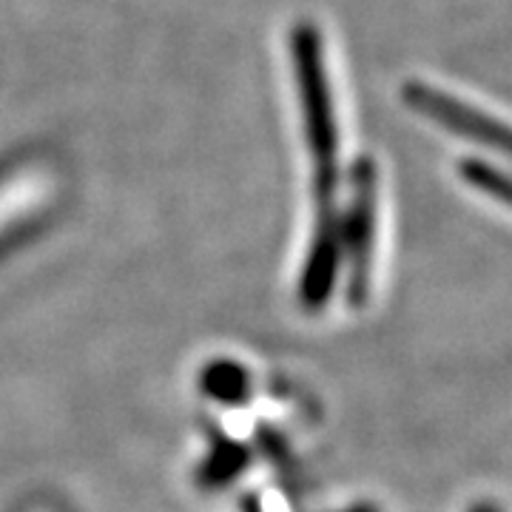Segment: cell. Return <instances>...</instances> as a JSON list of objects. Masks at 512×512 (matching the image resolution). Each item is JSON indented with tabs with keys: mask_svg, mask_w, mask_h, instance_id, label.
Segmentation results:
<instances>
[{
	"mask_svg": "<svg viewBox=\"0 0 512 512\" xmlns=\"http://www.w3.org/2000/svg\"><path fill=\"white\" fill-rule=\"evenodd\" d=\"M373 171L359 168V191L356 208L350 214V256H353V291H367V268H370V248H373Z\"/></svg>",
	"mask_w": 512,
	"mask_h": 512,
	"instance_id": "2",
	"label": "cell"
},
{
	"mask_svg": "<svg viewBox=\"0 0 512 512\" xmlns=\"http://www.w3.org/2000/svg\"><path fill=\"white\" fill-rule=\"evenodd\" d=\"M29 194L23 191V194H3L0 197V237L3 234H9L12 231V222H18L20 211H26V205H29Z\"/></svg>",
	"mask_w": 512,
	"mask_h": 512,
	"instance_id": "4",
	"label": "cell"
},
{
	"mask_svg": "<svg viewBox=\"0 0 512 512\" xmlns=\"http://www.w3.org/2000/svg\"><path fill=\"white\" fill-rule=\"evenodd\" d=\"M407 100L424 117L439 120L450 131H458V134H464L470 140L493 146L495 151H504L507 157H512V128L507 123H498L493 117H487L484 111L470 109L456 97L436 92L430 86H419V83H413L407 89Z\"/></svg>",
	"mask_w": 512,
	"mask_h": 512,
	"instance_id": "1",
	"label": "cell"
},
{
	"mask_svg": "<svg viewBox=\"0 0 512 512\" xmlns=\"http://www.w3.org/2000/svg\"><path fill=\"white\" fill-rule=\"evenodd\" d=\"M470 512H501V507L493 504V501H481V504H476Z\"/></svg>",
	"mask_w": 512,
	"mask_h": 512,
	"instance_id": "5",
	"label": "cell"
},
{
	"mask_svg": "<svg viewBox=\"0 0 512 512\" xmlns=\"http://www.w3.org/2000/svg\"><path fill=\"white\" fill-rule=\"evenodd\" d=\"M350 512H376L373 507H356V510H350Z\"/></svg>",
	"mask_w": 512,
	"mask_h": 512,
	"instance_id": "6",
	"label": "cell"
},
{
	"mask_svg": "<svg viewBox=\"0 0 512 512\" xmlns=\"http://www.w3.org/2000/svg\"><path fill=\"white\" fill-rule=\"evenodd\" d=\"M464 177L476 188H484L495 200L512 205V174L507 171H495L484 163H464Z\"/></svg>",
	"mask_w": 512,
	"mask_h": 512,
	"instance_id": "3",
	"label": "cell"
}]
</instances>
